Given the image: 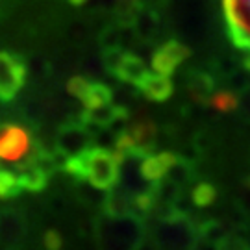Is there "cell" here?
I'll return each mask as SVG.
<instances>
[{
    "label": "cell",
    "mask_w": 250,
    "mask_h": 250,
    "mask_svg": "<svg viewBox=\"0 0 250 250\" xmlns=\"http://www.w3.org/2000/svg\"><path fill=\"white\" fill-rule=\"evenodd\" d=\"M146 235L150 237L158 250H195L200 243V235L189 217L170 223H158L146 219Z\"/></svg>",
    "instance_id": "obj_1"
},
{
    "label": "cell",
    "mask_w": 250,
    "mask_h": 250,
    "mask_svg": "<svg viewBox=\"0 0 250 250\" xmlns=\"http://www.w3.org/2000/svg\"><path fill=\"white\" fill-rule=\"evenodd\" d=\"M37 141L26 126L17 123L0 125V160L17 167L37 161Z\"/></svg>",
    "instance_id": "obj_2"
},
{
    "label": "cell",
    "mask_w": 250,
    "mask_h": 250,
    "mask_svg": "<svg viewBox=\"0 0 250 250\" xmlns=\"http://www.w3.org/2000/svg\"><path fill=\"white\" fill-rule=\"evenodd\" d=\"M87 156V182L91 186L102 191H109L121 184V163L109 148L95 145L93 148H89Z\"/></svg>",
    "instance_id": "obj_3"
},
{
    "label": "cell",
    "mask_w": 250,
    "mask_h": 250,
    "mask_svg": "<svg viewBox=\"0 0 250 250\" xmlns=\"http://www.w3.org/2000/svg\"><path fill=\"white\" fill-rule=\"evenodd\" d=\"M104 67L107 72H111L117 80L130 83V85H139V82L146 76V65L145 62L132 52H125L119 46H109L104 52Z\"/></svg>",
    "instance_id": "obj_4"
},
{
    "label": "cell",
    "mask_w": 250,
    "mask_h": 250,
    "mask_svg": "<svg viewBox=\"0 0 250 250\" xmlns=\"http://www.w3.org/2000/svg\"><path fill=\"white\" fill-rule=\"evenodd\" d=\"M230 41L250 56V0H223Z\"/></svg>",
    "instance_id": "obj_5"
},
{
    "label": "cell",
    "mask_w": 250,
    "mask_h": 250,
    "mask_svg": "<svg viewBox=\"0 0 250 250\" xmlns=\"http://www.w3.org/2000/svg\"><path fill=\"white\" fill-rule=\"evenodd\" d=\"M54 145L65 156H78L82 152H87L95 146V135L85 123L78 119H67L60 125L58 132L54 135Z\"/></svg>",
    "instance_id": "obj_6"
},
{
    "label": "cell",
    "mask_w": 250,
    "mask_h": 250,
    "mask_svg": "<svg viewBox=\"0 0 250 250\" xmlns=\"http://www.w3.org/2000/svg\"><path fill=\"white\" fill-rule=\"evenodd\" d=\"M26 63L13 52H0V102H9L26 82Z\"/></svg>",
    "instance_id": "obj_7"
},
{
    "label": "cell",
    "mask_w": 250,
    "mask_h": 250,
    "mask_svg": "<svg viewBox=\"0 0 250 250\" xmlns=\"http://www.w3.org/2000/svg\"><path fill=\"white\" fill-rule=\"evenodd\" d=\"M189 48L180 41H167L152 54V69L165 76H172L189 58Z\"/></svg>",
    "instance_id": "obj_8"
},
{
    "label": "cell",
    "mask_w": 250,
    "mask_h": 250,
    "mask_svg": "<svg viewBox=\"0 0 250 250\" xmlns=\"http://www.w3.org/2000/svg\"><path fill=\"white\" fill-rule=\"evenodd\" d=\"M26 233V219L15 209L0 211V243L4 247L15 249L21 245Z\"/></svg>",
    "instance_id": "obj_9"
},
{
    "label": "cell",
    "mask_w": 250,
    "mask_h": 250,
    "mask_svg": "<svg viewBox=\"0 0 250 250\" xmlns=\"http://www.w3.org/2000/svg\"><path fill=\"white\" fill-rule=\"evenodd\" d=\"M139 93L143 95L146 100L150 102H165L172 97L174 93V83L170 80V76H165V74H160L154 69L146 72L143 80L139 82L137 85Z\"/></svg>",
    "instance_id": "obj_10"
},
{
    "label": "cell",
    "mask_w": 250,
    "mask_h": 250,
    "mask_svg": "<svg viewBox=\"0 0 250 250\" xmlns=\"http://www.w3.org/2000/svg\"><path fill=\"white\" fill-rule=\"evenodd\" d=\"M178 152L161 150L158 154H148L146 158L141 160V174L146 182H160L167 176L169 167L176 161Z\"/></svg>",
    "instance_id": "obj_11"
},
{
    "label": "cell",
    "mask_w": 250,
    "mask_h": 250,
    "mask_svg": "<svg viewBox=\"0 0 250 250\" xmlns=\"http://www.w3.org/2000/svg\"><path fill=\"white\" fill-rule=\"evenodd\" d=\"M132 191L126 189L125 186H117V188L109 189L102 204V211L111 217V219H123L132 215Z\"/></svg>",
    "instance_id": "obj_12"
},
{
    "label": "cell",
    "mask_w": 250,
    "mask_h": 250,
    "mask_svg": "<svg viewBox=\"0 0 250 250\" xmlns=\"http://www.w3.org/2000/svg\"><path fill=\"white\" fill-rule=\"evenodd\" d=\"M17 170L19 180H21V186L24 191L30 193H41L48 188V182H50V174L46 172L39 163H26V165H17L13 167Z\"/></svg>",
    "instance_id": "obj_13"
},
{
    "label": "cell",
    "mask_w": 250,
    "mask_h": 250,
    "mask_svg": "<svg viewBox=\"0 0 250 250\" xmlns=\"http://www.w3.org/2000/svg\"><path fill=\"white\" fill-rule=\"evenodd\" d=\"M167 178L186 189L193 188V186L197 184L198 169L195 163H191L189 160L182 158V156L178 154L176 161H174V163L169 167V170H167Z\"/></svg>",
    "instance_id": "obj_14"
},
{
    "label": "cell",
    "mask_w": 250,
    "mask_h": 250,
    "mask_svg": "<svg viewBox=\"0 0 250 250\" xmlns=\"http://www.w3.org/2000/svg\"><path fill=\"white\" fill-rule=\"evenodd\" d=\"M191 202L198 209H206L217 204V200L221 197V188L215 186L209 180H200L191 188Z\"/></svg>",
    "instance_id": "obj_15"
},
{
    "label": "cell",
    "mask_w": 250,
    "mask_h": 250,
    "mask_svg": "<svg viewBox=\"0 0 250 250\" xmlns=\"http://www.w3.org/2000/svg\"><path fill=\"white\" fill-rule=\"evenodd\" d=\"M232 232H233L232 228L224 223L223 219H219V217H209V219L198 228L200 241L208 243V245H213V247H219Z\"/></svg>",
    "instance_id": "obj_16"
},
{
    "label": "cell",
    "mask_w": 250,
    "mask_h": 250,
    "mask_svg": "<svg viewBox=\"0 0 250 250\" xmlns=\"http://www.w3.org/2000/svg\"><path fill=\"white\" fill-rule=\"evenodd\" d=\"M83 104V109H93V107L106 106L109 102H113V91L104 82L91 80L89 87L85 91V95L80 100Z\"/></svg>",
    "instance_id": "obj_17"
},
{
    "label": "cell",
    "mask_w": 250,
    "mask_h": 250,
    "mask_svg": "<svg viewBox=\"0 0 250 250\" xmlns=\"http://www.w3.org/2000/svg\"><path fill=\"white\" fill-rule=\"evenodd\" d=\"M208 106H211L215 111H219V113H233V111H239V95L228 89L217 91V93H213V95L209 97Z\"/></svg>",
    "instance_id": "obj_18"
},
{
    "label": "cell",
    "mask_w": 250,
    "mask_h": 250,
    "mask_svg": "<svg viewBox=\"0 0 250 250\" xmlns=\"http://www.w3.org/2000/svg\"><path fill=\"white\" fill-rule=\"evenodd\" d=\"M24 189L21 186V180L15 169L0 170V200L17 198Z\"/></svg>",
    "instance_id": "obj_19"
},
{
    "label": "cell",
    "mask_w": 250,
    "mask_h": 250,
    "mask_svg": "<svg viewBox=\"0 0 250 250\" xmlns=\"http://www.w3.org/2000/svg\"><path fill=\"white\" fill-rule=\"evenodd\" d=\"M89 83H91V80L85 78V76H72L71 80L67 82V91H69L71 97L82 100V97L85 95V91L89 87Z\"/></svg>",
    "instance_id": "obj_20"
},
{
    "label": "cell",
    "mask_w": 250,
    "mask_h": 250,
    "mask_svg": "<svg viewBox=\"0 0 250 250\" xmlns=\"http://www.w3.org/2000/svg\"><path fill=\"white\" fill-rule=\"evenodd\" d=\"M43 249L45 250H63V237L56 228H48L43 233Z\"/></svg>",
    "instance_id": "obj_21"
},
{
    "label": "cell",
    "mask_w": 250,
    "mask_h": 250,
    "mask_svg": "<svg viewBox=\"0 0 250 250\" xmlns=\"http://www.w3.org/2000/svg\"><path fill=\"white\" fill-rule=\"evenodd\" d=\"M239 111H241L243 119L250 123V85L243 87L239 93Z\"/></svg>",
    "instance_id": "obj_22"
}]
</instances>
